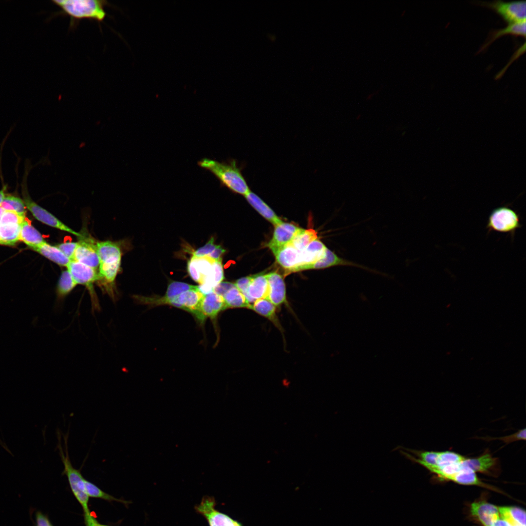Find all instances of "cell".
Returning <instances> with one entry per match:
<instances>
[{
	"label": "cell",
	"instance_id": "9",
	"mask_svg": "<svg viewBox=\"0 0 526 526\" xmlns=\"http://www.w3.org/2000/svg\"><path fill=\"white\" fill-rule=\"evenodd\" d=\"M204 295L197 287L183 292L173 299L171 306L181 309L190 313L201 324L204 323L207 319L201 310Z\"/></svg>",
	"mask_w": 526,
	"mask_h": 526
},
{
	"label": "cell",
	"instance_id": "31",
	"mask_svg": "<svg viewBox=\"0 0 526 526\" xmlns=\"http://www.w3.org/2000/svg\"><path fill=\"white\" fill-rule=\"evenodd\" d=\"M77 285L69 271H63L59 279L56 294L58 300H60L67 296Z\"/></svg>",
	"mask_w": 526,
	"mask_h": 526
},
{
	"label": "cell",
	"instance_id": "33",
	"mask_svg": "<svg viewBox=\"0 0 526 526\" xmlns=\"http://www.w3.org/2000/svg\"><path fill=\"white\" fill-rule=\"evenodd\" d=\"M0 207L4 211H12L23 214L26 213V206L24 201L12 195H5L0 204Z\"/></svg>",
	"mask_w": 526,
	"mask_h": 526
},
{
	"label": "cell",
	"instance_id": "27",
	"mask_svg": "<svg viewBox=\"0 0 526 526\" xmlns=\"http://www.w3.org/2000/svg\"><path fill=\"white\" fill-rule=\"evenodd\" d=\"M451 481L463 485H474L492 488L490 486L481 481L475 471L463 465L462 469L453 477Z\"/></svg>",
	"mask_w": 526,
	"mask_h": 526
},
{
	"label": "cell",
	"instance_id": "26",
	"mask_svg": "<svg viewBox=\"0 0 526 526\" xmlns=\"http://www.w3.org/2000/svg\"><path fill=\"white\" fill-rule=\"evenodd\" d=\"M19 241L23 242L29 247L46 242L40 233L26 219L21 224Z\"/></svg>",
	"mask_w": 526,
	"mask_h": 526
},
{
	"label": "cell",
	"instance_id": "11",
	"mask_svg": "<svg viewBox=\"0 0 526 526\" xmlns=\"http://www.w3.org/2000/svg\"><path fill=\"white\" fill-rule=\"evenodd\" d=\"M77 242L73 260L77 261L97 270L99 265L96 243L93 239L83 235Z\"/></svg>",
	"mask_w": 526,
	"mask_h": 526
},
{
	"label": "cell",
	"instance_id": "30",
	"mask_svg": "<svg viewBox=\"0 0 526 526\" xmlns=\"http://www.w3.org/2000/svg\"><path fill=\"white\" fill-rule=\"evenodd\" d=\"M223 298L226 309L233 308L249 309L250 306L244 296L236 286L229 289Z\"/></svg>",
	"mask_w": 526,
	"mask_h": 526
},
{
	"label": "cell",
	"instance_id": "42",
	"mask_svg": "<svg viewBox=\"0 0 526 526\" xmlns=\"http://www.w3.org/2000/svg\"><path fill=\"white\" fill-rule=\"evenodd\" d=\"M252 276H247L241 278L236 281L234 283L236 287L244 296L246 294L248 287L251 282Z\"/></svg>",
	"mask_w": 526,
	"mask_h": 526
},
{
	"label": "cell",
	"instance_id": "8",
	"mask_svg": "<svg viewBox=\"0 0 526 526\" xmlns=\"http://www.w3.org/2000/svg\"><path fill=\"white\" fill-rule=\"evenodd\" d=\"M196 287H197V286L190 285L187 283L171 281L168 284L165 295L163 296H152L146 297L135 295L133 296V298L136 303L147 305L150 307L162 305L171 306L172 301L174 298L183 292Z\"/></svg>",
	"mask_w": 526,
	"mask_h": 526
},
{
	"label": "cell",
	"instance_id": "38",
	"mask_svg": "<svg viewBox=\"0 0 526 526\" xmlns=\"http://www.w3.org/2000/svg\"><path fill=\"white\" fill-rule=\"evenodd\" d=\"M216 245L214 244V238L211 237L205 245L195 251L192 254V256L201 257L207 256L214 250Z\"/></svg>",
	"mask_w": 526,
	"mask_h": 526
},
{
	"label": "cell",
	"instance_id": "3",
	"mask_svg": "<svg viewBox=\"0 0 526 526\" xmlns=\"http://www.w3.org/2000/svg\"><path fill=\"white\" fill-rule=\"evenodd\" d=\"M64 439L65 451H63L61 446L58 447L60 456L64 466L63 473L66 475L72 491L82 506L84 515H90L91 514L88 507L89 497L86 493L84 484L85 478L82 476L80 471L73 466L68 454L67 435L64 436Z\"/></svg>",
	"mask_w": 526,
	"mask_h": 526
},
{
	"label": "cell",
	"instance_id": "43",
	"mask_svg": "<svg viewBox=\"0 0 526 526\" xmlns=\"http://www.w3.org/2000/svg\"><path fill=\"white\" fill-rule=\"evenodd\" d=\"M188 272L192 279L195 282L201 283V277L198 273L192 259L191 258L188 262Z\"/></svg>",
	"mask_w": 526,
	"mask_h": 526
},
{
	"label": "cell",
	"instance_id": "25",
	"mask_svg": "<svg viewBox=\"0 0 526 526\" xmlns=\"http://www.w3.org/2000/svg\"><path fill=\"white\" fill-rule=\"evenodd\" d=\"M326 248V246L318 239L314 240L301 252L300 265L316 262L324 256Z\"/></svg>",
	"mask_w": 526,
	"mask_h": 526
},
{
	"label": "cell",
	"instance_id": "4",
	"mask_svg": "<svg viewBox=\"0 0 526 526\" xmlns=\"http://www.w3.org/2000/svg\"><path fill=\"white\" fill-rule=\"evenodd\" d=\"M66 267L76 284L85 286L89 290L93 311L100 310V307L93 286L94 282L99 280L97 270L74 260H71Z\"/></svg>",
	"mask_w": 526,
	"mask_h": 526
},
{
	"label": "cell",
	"instance_id": "32",
	"mask_svg": "<svg viewBox=\"0 0 526 526\" xmlns=\"http://www.w3.org/2000/svg\"><path fill=\"white\" fill-rule=\"evenodd\" d=\"M317 238V232L314 229L305 230L302 228L289 244L301 252Z\"/></svg>",
	"mask_w": 526,
	"mask_h": 526
},
{
	"label": "cell",
	"instance_id": "35",
	"mask_svg": "<svg viewBox=\"0 0 526 526\" xmlns=\"http://www.w3.org/2000/svg\"><path fill=\"white\" fill-rule=\"evenodd\" d=\"M84 484L85 491L88 497L100 498L109 501H122L105 492L97 486L85 479L84 480Z\"/></svg>",
	"mask_w": 526,
	"mask_h": 526
},
{
	"label": "cell",
	"instance_id": "12",
	"mask_svg": "<svg viewBox=\"0 0 526 526\" xmlns=\"http://www.w3.org/2000/svg\"><path fill=\"white\" fill-rule=\"evenodd\" d=\"M268 282V291L266 299L276 307L285 304L288 309L292 311L288 304L285 285L282 276L277 272H271L266 274Z\"/></svg>",
	"mask_w": 526,
	"mask_h": 526
},
{
	"label": "cell",
	"instance_id": "47",
	"mask_svg": "<svg viewBox=\"0 0 526 526\" xmlns=\"http://www.w3.org/2000/svg\"><path fill=\"white\" fill-rule=\"evenodd\" d=\"M86 526H108L100 524L95 518L90 515H84Z\"/></svg>",
	"mask_w": 526,
	"mask_h": 526
},
{
	"label": "cell",
	"instance_id": "13",
	"mask_svg": "<svg viewBox=\"0 0 526 526\" xmlns=\"http://www.w3.org/2000/svg\"><path fill=\"white\" fill-rule=\"evenodd\" d=\"M499 460L493 457L487 450L481 455L475 458H465L462 464L475 472L494 474L499 471Z\"/></svg>",
	"mask_w": 526,
	"mask_h": 526
},
{
	"label": "cell",
	"instance_id": "1",
	"mask_svg": "<svg viewBox=\"0 0 526 526\" xmlns=\"http://www.w3.org/2000/svg\"><path fill=\"white\" fill-rule=\"evenodd\" d=\"M60 10L54 14L70 17V28L76 27L82 19H89L100 23L107 16L105 7L110 4L105 0H53Z\"/></svg>",
	"mask_w": 526,
	"mask_h": 526
},
{
	"label": "cell",
	"instance_id": "48",
	"mask_svg": "<svg viewBox=\"0 0 526 526\" xmlns=\"http://www.w3.org/2000/svg\"><path fill=\"white\" fill-rule=\"evenodd\" d=\"M490 526H512L507 520L500 516L494 521Z\"/></svg>",
	"mask_w": 526,
	"mask_h": 526
},
{
	"label": "cell",
	"instance_id": "7",
	"mask_svg": "<svg viewBox=\"0 0 526 526\" xmlns=\"http://www.w3.org/2000/svg\"><path fill=\"white\" fill-rule=\"evenodd\" d=\"M216 506L213 497L205 496L194 508L206 519L209 526H243L241 523L216 509Z\"/></svg>",
	"mask_w": 526,
	"mask_h": 526
},
{
	"label": "cell",
	"instance_id": "20",
	"mask_svg": "<svg viewBox=\"0 0 526 526\" xmlns=\"http://www.w3.org/2000/svg\"><path fill=\"white\" fill-rule=\"evenodd\" d=\"M526 20H524L509 24L504 28L491 30L489 31L487 38L481 46L477 53L484 51L495 40L504 35L510 34L526 38Z\"/></svg>",
	"mask_w": 526,
	"mask_h": 526
},
{
	"label": "cell",
	"instance_id": "44",
	"mask_svg": "<svg viewBox=\"0 0 526 526\" xmlns=\"http://www.w3.org/2000/svg\"><path fill=\"white\" fill-rule=\"evenodd\" d=\"M525 50H526V43L525 42L524 44L522 46H521L518 49V50L515 52V55H514V57H513L512 58H511V61H510L508 62V63L507 64V65H506V66L496 75V76L495 77V79H497L500 78L502 76V75H503L504 72H505L506 69L509 66V65L512 63V62L513 61H514L516 58H518L520 56V55H521L523 53H524L525 52Z\"/></svg>",
	"mask_w": 526,
	"mask_h": 526
},
{
	"label": "cell",
	"instance_id": "6",
	"mask_svg": "<svg viewBox=\"0 0 526 526\" xmlns=\"http://www.w3.org/2000/svg\"><path fill=\"white\" fill-rule=\"evenodd\" d=\"M521 227L518 214L507 207H498L493 209L488 217L487 226L489 230L512 234Z\"/></svg>",
	"mask_w": 526,
	"mask_h": 526
},
{
	"label": "cell",
	"instance_id": "49",
	"mask_svg": "<svg viewBox=\"0 0 526 526\" xmlns=\"http://www.w3.org/2000/svg\"><path fill=\"white\" fill-rule=\"evenodd\" d=\"M5 196V188H3L2 189L0 190V204L2 202Z\"/></svg>",
	"mask_w": 526,
	"mask_h": 526
},
{
	"label": "cell",
	"instance_id": "2",
	"mask_svg": "<svg viewBox=\"0 0 526 526\" xmlns=\"http://www.w3.org/2000/svg\"><path fill=\"white\" fill-rule=\"evenodd\" d=\"M198 165L214 174L222 185L230 191L245 196L250 190L247 183L243 176V167H239L235 159L227 162H220L208 158H203L198 163Z\"/></svg>",
	"mask_w": 526,
	"mask_h": 526
},
{
	"label": "cell",
	"instance_id": "34",
	"mask_svg": "<svg viewBox=\"0 0 526 526\" xmlns=\"http://www.w3.org/2000/svg\"><path fill=\"white\" fill-rule=\"evenodd\" d=\"M465 458L464 456L453 451H439L436 466L428 470L434 468H439L449 465L462 462Z\"/></svg>",
	"mask_w": 526,
	"mask_h": 526
},
{
	"label": "cell",
	"instance_id": "37",
	"mask_svg": "<svg viewBox=\"0 0 526 526\" xmlns=\"http://www.w3.org/2000/svg\"><path fill=\"white\" fill-rule=\"evenodd\" d=\"M77 242H65L56 245L71 260H73Z\"/></svg>",
	"mask_w": 526,
	"mask_h": 526
},
{
	"label": "cell",
	"instance_id": "45",
	"mask_svg": "<svg viewBox=\"0 0 526 526\" xmlns=\"http://www.w3.org/2000/svg\"><path fill=\"white\" fill-rule=\"evenodd\" d=\"M36 520L37 526H53L48 518L39 511L36 513Z\"/></svg>",
	"mask_w": 526,
	"mask_h": 526
},
{
	"label": "cell",
	"instance_id": "39",
	"mask_svg": "<svg viewBox=\"0 0 526 526\" xmlns=\"http://www.w3.org/2000/svg\"><path fill=\"white\" fill-rule=\"evenodd\" d=\"M526 429L520 430L518 432L513 433L512 434L496 438H490V439H499L506 443L507 444L514 442L515 441L526 440Z\"/></svg>",
	"mask_w": 526,
	"mask_h": 526
},
{
	"label": "cell",
	"instance_id": "16",
	"mask_svg": "<svg viewBox=\"0 0 526 526\" xmlns=\"http://www.w3.org/2000/svg\"><path fill=\"white\" fill-rule=\"evenodd\" d=\"M337 265H349L362 267L355 263L339 257L327 248L324 256L316 262L297 266L290 270L289 273L311 269H322Z\"/></svg>",
	"mask_w": 526,
	"mask_h": 526
},
{
	"label": "cell",
	"instance_id": "24",
	"mask_svg": "<svg viewBox=\"0 0 526 526\" xmlns=\"http://www.w3.org/2000/svg\"><path fill=\"white\" fill-rule=\"evenodd\" d=\"M30 248L60 266L66 267L71 261L56 246L46 242Z\"/></svg>",
	"mask_w": 526,
	"mask_h": 526
},
{
	"label": "cell",
	"instance_id": "46",
	"mask_svg": "<svg viewBox=\"0 0 526 526\" xmlns=\"http://www.w3.org/2000/svg\"><path fill=\"white\" fill-rule=\"evenodd\" d=\"M225 252V250L220 245H216L214 250L207 255L215 261L222 259L221 256Z\"/></svg>",
	"mask_w": 526,
	"mask_h": 526
},
{
	"label": "cell",
	"instance_id": "15",
	"mask_svg": "<svg viewBox=\"0 0 526 526\" xmlns=\"http://www.w3.org/2000/svg\"><path fill=\"white\" fill-rule=\"evenodd\" d=\"M301 229L292 224L282 222L275 226L272 238L267 246L273 252L289 244Z\"/></svg>",
	"mask_w": 526,
	"mask_h": 526
},
{
	"label": "cell",
	"instance_id": "5",
	"mask_svg": "<svg viewBox=\"0 0 526 526\" xmlns=\"http://www.w3.org/2000/svg\"><path fill=\"white\" fill-rule=\"evenodd\" d=\"M480 5L488 7L496 11L508 24L526 20V1H474Z\"/></svg>",
	"mask_w": 526,
	"mask_h": 526
},
{
	"label": "cell",
	"instance_id": "14",
	"mask_svg": "<svg viewBox=\"0 0 526 526\" xmlns=\"http://www.w3.org/2000/svg\"><path fill=\"white\" fill-rule=\"evenodd\" d=\"M470 511L471 516L482 526H490L500 516L498 507L483 500L471 504Z\"/></svg>",
	"mask_w": 526,
	"mask_h": 526
},
{
	"label": "cell",
	"instance_id": "29",
	"mask_svg": "<svg viewBox=\"0 0 526 526\" xmlns=\"http://www.w3.org/2000/svg\"><path fill=\"white\" fill-rule=\"evenodd\" d=\"M21 225L0 224V244L14 245L19 241Z\"/></svg>",
	"mask_w": 526,
	"mask_h": 526
},
{
	"label": "cell",
	"instance_id": "51",
	"mask_svg": "<svg viewBox=\"0 0 526 526\" xmlns=\"http://www.w3.org/2000/svg\"><path fill=\"white\" fill-rule=\"evenodd\" d=\"M521 526V525H517V526Z\"/></svg>",
	"mask_w": 526,
	"mask_h": 526
},
{
	"label": "cell",
	"instance_id": "41",
	"mask_svg": "<svg viewBox=\"0 0 526 526\" xmlns=\"http://www.w3.org/2000/svg\"><path fill=\"white\" fill-rule=\"evenodd\" d=\"M235 286L233 283L222 282L214 287L213 292L223 297L229 289Z\"/></svg>",
	"mask_w": 526,
	"mask_h": 526
},
{
	"label": "cell",
	"instance_id": "10",
	"mask_svg": "<svg viewBox=\"0 0 526 526\" xmlns=\"http://www.w3.org/2000/svg\"><path fill=\"white\" fill-rule=\"evenodd\" d=\"M23 201L26 207L38 221L50 226L70 233L79 238L83 236L82 234L69 227L52 213L38 205L27 195L24 194Z\"/></svg>",
	"mask_w": 526,
	"mask_h": 526
},
{
	"label": "cell",
	"instance_id": "23",
	"mask_svg": "<svg viewBox=\"0 0 526 526\" xmlns=\"http://www.w3.org/2000/svg\"><path fill=\"white\" fill-rule=\"evenodd\" d=\"M244 196L255 209L275 226L282 222L274 211L255 193L250 190Z\"/></svg>",
	"mask_w": 526,
	"mask_h": 526
},
{
	"label": "cell",
	"instance_id": "22",
	"mask_svg": "<svg viewBox=\"0 0 526 526\" xmlns=\"http://www.w3.org/2000/svg\"><path fill=\"white\" fill-rule=\"evenodd\" d=\"M96 247L99 263L121 262L122 252L117 243L112 241L97 242Z\"/></svg>",
	"mask_w": 526,
	"mask_h": 526
},
{
	"label": "cell",
	"instance_id": "18",
	"mask_svg": "<svg viewBox=\"0 0 526 526\" xmlns=\"http://www.w3.org/2000/svg\"><path fill=\"white\" fill-rule=\"evenodd\" d=\"M249 309L267 319L281 332L284 340V329L277 315V307L267 299H261L255 301Z\"/></svg>",
	"mask_w": 526,
	"mask_h": 526
},
{
	"label": "cell",
	"instance_id": "50",
	"mask_svg": "<svg viewBox=\"0 0 526 526\" xmlns=\"http://www.w3.org/2000/svg\"><path fill=\"white\" fill-rule=\"evenodd\" d=\"M1 215H2V214H0V219H1Z\"/></svg>",
	"mask_w": 526,
	"mask_h": 526
},
{
	"label": "cell",
	"instance_id": "19",
	"mask_svg": "<svg viewBox=\"0 0 526 526\" xmlns=\"http://www.w3.org/2000/svg\"><path fill=\"white\" fill-rule=\"evenodd\" d=\"M267 291L266 274L260 273L252 276L244 297L251 305L256 300L266 298Z\"/></svg>",
	"mask_w": 526,
	"mask_h": 526
},
{
	"label": "cell",
	"instance_id": "21",
	"mask_svg": "<svg viewBox=\"0 0 526 526\" xmlns=\"http://www.w3.org/2000/svg\"><path fill=\"white\" fill-rule=\"evenodd\" d=\"M226 309L223 298L214 292L204 296L201 304L204 316L215 320L221 312Z\"/></svg>",
	"mask_w": 526,
	"mask_h": 526
},
{
	"label": "cell",
	"instance_id": "36",
	"mask_svg": "<svg viewBox=\"0 0 526 526\" xmlns=\"http://www.w3.org/2000/svg\"><path fill=\"white\" fill-rule=\"evenodd\" d=\"M25 219V214L12 211H4L1 215L0 224L21 225Z\"/></svg>",
	"mask_w": 526,
	"mask_h": 526
},
{
	"label": "cell",
	"instance_id": "17",
	"mask_svg": "<svg viewBox=\"0 0 526 526\" xmlns=\"http://www.w3.org/2000/svg\"><path fill=\"white\" fill-rule=\"evenodd\" d=\"M273 253L278 263L286 270L287 273L301 264V252L290 244L281 247Z\"/></svg>",
	"mask_w": 526,
	"mask_h": 526
},
{
	"label": "cell",
	"instance_id": "28",
	"mask_svg": "<svg viewBox=\"0 0 526 526\" xmlns=\"http://www.w3.org/2000/svg\"><path fill=\"white\" fill-rule=\"evenodd\" d=\"M500 516L512 526H526V511L523 508L513 506L498 507Z\"/></svg>",
	"mask_w": 526,
	"mask_h": 526
},
{
	"label": "cell",
	"instance_id": "40",
	"mask_svg": "<svg viewBox=\"0 0 526 526\" xmlns=\"http://www.w3.org/2000/svg\"><path fill=\"white\" fill-rule=\"evenodd\" d=\"M224 279L222 259L215 261L214 264L213 282L215 286Z\"/></svg>",
	"mask_w": 526,
	"mask_h": 526
}]
</instances>
